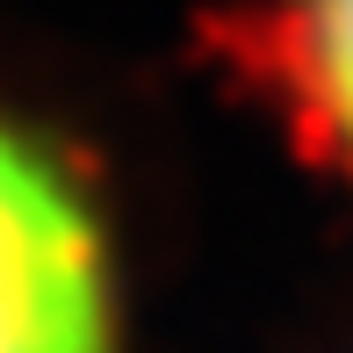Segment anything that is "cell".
Here are the masks:
<instances>
[{
  "mask_svg": "<svg viewBox=\"0 0 353 353\" xmlns=\"http://www.w3.org/2000/svg\"><path fill=\"white\" fill-rule=\"evenodd\" d=\"M0 353H123L116 260L94 195L0 108Z\"/></svg>",
  "mask_w": 353,
  "mask_h": 353,
  "instance_id": "1",
  "label": "cell"
},
{
  "mask_svg": "<svg viewBox=\"0 0 353 353\" xmlns=\"http://www.w3.org/2000/svg\"><path fill=\"white\" fill-rule=\"evenodd\" d=\"M260 51L303 144L353 173V0H281Z\"/></svg>",
  "mask_w": 353,
  "mask_h": 353,
  "instance_id": "2",
  "label": "cell"
}]
</instances>
